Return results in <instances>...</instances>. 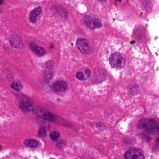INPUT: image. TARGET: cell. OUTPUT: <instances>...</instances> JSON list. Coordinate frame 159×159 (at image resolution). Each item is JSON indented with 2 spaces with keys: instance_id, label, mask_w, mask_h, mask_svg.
Here are the masks:
<instances>
[{
  "instance_id": "6da1fadb",
  "label": "cell",
  "mask_w": 159,
  "mask_h": 159,
  "mask_svg": "<svg viewBox=\"0 0 159 159\" xmlns=\"http://www.w3.org/2000/svg\"><path fill=\"white\" fill-rule=\"evenodd\" d=\"M138 127L152 134H159V122L153 120L149 119L142 120L139 122Z\"/></svg>"
},
{
  "instance_id": "7a4b0ae2",
  "label": "cell",
  "mask_w": 159,
  "mask_h": 159,
  "mask_svg": "<svg viewBox=\"0 0 159 159\" xmlns=\"http://www.w3.org/2000/svg\"><path fill=\"white\" fill-rule=\"evenodd\" d=\"M109 61L111 67L115 69H121L124 66V58L119 53H115L110 56Z\"/></svg>"
},
{
  "instance_id": "3957f363",
  "label": "cell",
  "mask_w": 159,
  "mask_h": 159,
  "mask_svg": "<svg viewBox=\"0 0 159 159\" xmlns=\"http://www.w3.org/2000/svg\"><path fill=\"white\" fill-rule=\"evenodd\" d=\"M84 22L86 26L91 30L99 29L102 26L101 22L99 18L90 16H86L84 17Z\"/></svg>"
},
{
  "instance_id": "277c9868",
  "label": "cell",
  "mask_w": 159,
  "mask_h": 159,
  "mask_svg": "<svg viewBox=\"0 0 159 159\" xmlns=\"http://www.w3.org/2000/svg\"><path fill=\"white\" fill-rule=\"evenodd\" d=\"M34 112L35 115L43 118L46 120L50 121H54L56 120V118L55 116L53 114L47 111L46 109L43 107H36L34 110Z\"/></svg>"
},
{
  "instance_id": "5b68a950",
  "label": "cell",
  "mask_w": 159,
  "mask_h": 159,
  "mask_svg": "<svg viewBox=\"0 0 159 159\" xmlns=\"http://www.w3.org/2000/svg\"><path fill=\"white\" fill-rule=\"evenodd\" d=\"M126 159H144L143 151L138 148H130L125 154Z\"/></svg>"
},
{
  "instance_id": "8992f818",
  "label": "cell",
  "mask_w": 159,
  "mask_h": 159,
  "mask_svg": "<svg viewBox=\"0 0 159 159\" xmlns=\"http://www.w3.org/2000/svg\"><path fill=\"white\" fill-rule=\"evenodd\" d=\"M76 45L79 51L84 54H88L90 52L89 43L87 39L79 38L76 42Z\"/></svg>"
},
{
  "instance_id": "52a82bcc",
  "label": "cell",
  "mask_w": 159,
  "mask_h": 159,
  "mask_svg": "<svg viewBox=\"0 0 159 159\" xmlns=\"http://www.w3.org/2000/svg\"><path fill=\"white\" fill-rule=\"evenodd\" d=\"M9 42L11 46L14 48H21L23 47V44L22 40L18 35H13L10 37Z\"/></svg>"
},
{
  "instance_id": "ba28073f",
  "label": "cell",
  "mask_w": 159,
  "mask_h": 159,
  "mask_svg": "<svg viewBox=\"0 0 159 159\" xmlns=\"http://www.w3.org/2000/svg\"><path fill=\"white\" fill-rule=\"evenodd\" d=\"M29 46L32 51L38 56H43L45 54V51L43 48L37 46L33 42H30Z\"/></svg>"
},
{
  "instance_id": "9c48e42d",
  "label": "cell",
  "mask_w": 159,
  "mask_h": 159,
  "mask_svg": "<svg viewBox=\"0 0 159 159\" xmlns=\"http://www.w3.org/2000/svg\"><path fill=\"white\" fill-rule=\"evenodd\" d=\"M42 11V7H38L30 12V19L32 23H35L36 22L37 17L41 14Z\"/></svg>"
},
{
  "instance_id": "30bf717a",
  "label": "cell",
  "mask_w": 159,
  "mask_h": 159,
  "mask_svg": "<svg viewBox=\"0 0 159 159\" xmlns=\"http://www.w3.org/2000/svg\"><path fill=\"white\" fill-rule=\"evenodd\" d=\"M67 89V83L65 81H58L56 82L53 85V89L56 91H65Z\"/></svg>"
},
{
  "instance_id": "8fae6325",
  "label": "cell",
  "mask_w": 159,
  "mask_h": 159,
  "mask_svg": "<svg viewBox=\"0 0 159 159\" xmlns=\"http://www.w3.org/2000/svg\"><path fill=\"white\" fill-rule=\"evenodd\" d=\"M32 102L30 101H26V102H22L20 103L19 106L23 112L25 113L29 112L30 110L31 107L33 106Z\"/></svg>"
},
{
  "instance_id": "7c38bea8",
  "label": "cell",
  "mask_w": 159,
  "mask_h": 159,
  "mask_svg": "<svg viewBox=\"0 0 159 159\" xmlns=\"http://www.w3.org/2000/svg\"><path fill=\"white\" fill-rule=\"evenodd\" d=\"M10 87L13 89L17 91H20L23 88V86L19 81H15V82H13L11 84Z\"/></svg>"
},
{
  "instance_id": "4fadbf2b",
  "label": "cell",
  "mask_w": 159,
  "mask_h": 159,
  "mask_svg": "<svg viewBox=\"0 0 159 159\" xmlns=\"http://www.w3.org/2000/svg\"><path fill=\"white\" fill-rule=\"evenodd\" d=\"M24 144L25 145L30 148H35L38 146V143L35 140H25Z\"/></svg>"
},
{
  "instance_id": "5bb4252c",
  "label": "cell",
  "mask_w": 159,
  "mask_h": 159,
  "mask_svg": "<svg viewBox=\"0 0 159 159\" xmlns=\"http://www.w3.org/2000/svg\"><path fill=\"white\" fill-rule=\"evenodd\" d=\"M55 8L58 14L62 16L66 17L68 16V13H67L66 10H64V8H63L61 7H56Z\"/></svg>"
},
{
  "instance_id": "9a60e30c",
  "label": "cell",
  "mask_w": 159,
  "mask_h": 159,
  "mask_svg": "<svg viewBox=\"0 0 159 159\" xmlns=\"http://www.w3.org/2000/svg\"><path fill=\"white\" fill-rule=\"evenodd\" d=\"M50 137L53 141H57L60 137V134L58 132L53 131L50 134Z\"/></svg>"
},
{
  "instance_id": "2e32d148",
  "label": "cell",
  "mask_w": 159,
  "mask_h": 159,
  "mask_svg": "<svg viewBox=\"0 0 159 159\" xmlns=\"http://www.w3.org/2000/svg\"><path fill=\"white\" fill-rule=\"evenodd\" d=\"M39 136L41 137H44L46 135V131L45 128L44 127H41L38 131Z\"/></svg>"
},
{
  "instance_id": "e0dca14e",
  "label": "cell",
  "mask_w": 159,
  "mask_h": 159,
  "mask_svg": "<svg viewBox=\"0 0 159 159\" xmlns=\"http://www.w3.org/2000/svg\"><path fill=\"white\" fill-rule=\"evenodd\" d=\"M44 76L45 79L49 80L52 77V74L50 72L45 71L44 72Z\"/></svg>"
},
{
  "instance_id": "ac0fdd59",
  "label": "cell",
  "mask_w": 159,
  "mask_h": 159,
  "mask_svg": "<svg viewBox=\"0 0 159 159\" xmlns=\"http://www.w3.org/2000/svg\"><path fill=\"white\" fill-rule=\"evenodd\" d=\"M54 65V63L53 61H48L46 62V66L47 68L48 69L51 70V69L53 68Z\"/></svg>"
},
{
  "instance_id": "d6986e66",
  "label": "cell",
  "mask_w": 159,
  "mask_h": 159,
  "mask_svg": "<svg viewBox=\"0 0 159 159\" xmlns=\"http://www.w3.org/2000/svg\"><path fill=\"white\" fill-rule=\"evenodd\" d=\"M97 127L101 131H104L105 129V126L102 123H99L97 124Z\"/></svg>"
},
{
  "instance_id": "ffe728a7",
  "label": "cell",
  "mask_w": 159,
  "mask_h": 159,
  "mask_svg": "<svg viewBox=\"0 0 159 159\" xmlns=\"http://www.w3.org/2000/svg\"><path fill=\"white\" fill-rule=\"evenodd\" d=\"M77 78L80 80H83L85 79L84 74L81 72H78L76 75Z\"/></svg>"
},
{
  "instance_id": "44dd1931",
  "label": "cell",
  "mask_w": 159,
  "mask_h": 159,
  "mask_svg": "<svg viewBox=\"0 0 159 159\" xmlns=\"http://www.w3.org/2000/svg\"><path fill=\"white\" fill-rule=\"evenodd\" d=\"M85 73H86V76H87V78H88V77L90 76L91 72V70L89 69H87L86 71H85Z\"/></svg>"
},
{
  "instance_id": "7402d4cb",
  "label": "cell",
  "mask_w": 159,
  "mask_h": 159,
  "mask_svg": "<svg viewBox=\"0 0 159 159\" xmlns=\"http://www.w3.org/2000/svg\"><path fill=\"white\" fill-rule=\"evenodd\" d=\"M157 143L159 145V138H158L157 140Z\"/></svg>"
},
{
  "instance_id": "603a6c76",
  "label": "cell",
  "mask_w": 159,
  "mask_h": 159,
  "mask_svg": "<svg viewBox=\"0 0 159 159\" xmlns=\"http://www.w3.org/2000/svg\"><path fill=\"white\" fill-rule=\"evenodd\" d=\"M98 1L101 2H105L106 0H98Z\"/></svg>"
},
{
  "instance_id": "cb8c5ba5",
  "label": "cell",
  "mask_w": 159,
  "mask_h": 159,
  "mask_svg": "<svg viewBox=\"0 0 159 159\" xmlns=\"http://www.w3.org/2000/svg\"><path fill=\"white\" fill-rule=\"evenodd\" d=\"M116 1H117V2H121V1H122V0H116Z\"/></svg>"
},
{
  "instance_id": "d4e9b609",
  "label": "cell",
  "mask_w": 159,
  "mask_h": 159,
  "mask_svg": "<svg viewBox=\"0 0 159 159\" xmlns=\"http://www.w3.org/2000/svg\"><path fill=\"white\" fill-rule=\"evenodd\" d=\"M1 4H2V0H1Z\"/></svg>"
}]
</instances>
